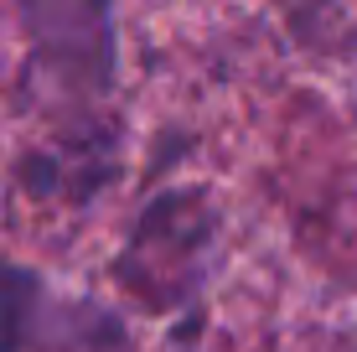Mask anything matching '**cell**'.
<instances>
[{"instance_id":"7a4b0ae2","label":"cell","mask_w":357,"mask_h":352,"mask_svg":"<svg viewBox=\"0 0 357 352\" xmlns=\"http://www.w3.org/2000/svg\"><path fill=\"white\" fill-rule=\"evenodd\" d=\"M213 244H218V202L207 187H161L140 202L125 244L114 254V280L125 296H135L145 311L202 306L207 275H213Z\"/></svg>"},{"instance_id":"3957f363","label":"cell","mask_w":357,"mask_h":352,"mask_svg":"<svg viewBox=\"0 0 357 352\" xmlns=\"http://www.w3.org/2000/svg\"><path fill=\"white\" fill-rule=\"evenodd\" d=\"M0 352H135V337L109 300L0 254Z\"/></svg>"},{"instance_id":"6da1fadb","label":"cell","mask_w":357,"mask_h":352,"mask_svg":"<svg viewBox=\"0 0 357 352\" xmlns=\"http://www.w3.org/2000/svg\"><path fill=\"white\" fill-rule=\"evenodd\" d=\"M31 47V72L57 114V145L26 166L36 197H52L63 166L73 187L98 192L119 166V125L109 119V93L119 72V0H16Z\"/></svg>"}]
</instances>
